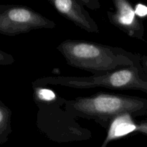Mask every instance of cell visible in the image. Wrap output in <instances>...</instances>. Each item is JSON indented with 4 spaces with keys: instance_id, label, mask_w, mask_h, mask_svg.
Segmentation results:
<instances>
[{
    "instance_id": "6da1fadb",
    "label": "cell",
    "mask_w": 147,
    "mask_h": 147,
    "mask_svg": "<svg viewBox=\"0 0 147 147\" xmlns=\"http://www.w3.org/2000/svg\"><path fill=\"white\" fill-rule=\"evenodd\" d=\"M57 49L69 65L93 75L105 74L133 66L143 70L141 64L142 56L121 47L67 40L60 43Z\"/></svg>"
},
{
    "instance_id": "7a4b0ae2",
    "label": "cell",
    "mask_w": 147,
    "mask_h": 147,
    "mask_svg": "<svg viewBox=\"0 0 147 147\" xmlns=\"http://www.w3.org/2000/svg\"><path fill=\"white\" fill-rule=\"evenodd\" d=\"M144 73L145 74L143 70L133 66L89 77H45L36 80L32 85L33 87L58 85L78 89L105 88L113 90H142L147 93V80L142 78Z\"/></svg>"
},
{
    "instance_id": "3957f363",
    "label": "cell",
    "mask_w": 147,
    "mask_h": 147,
    "mask_svg": "<svg viewBox=\"0 0 147 147\" xmlns=\"http://www.w3.org/2000/svg\"><path fill=\"white\" fill-rule=\"evenodd\" d=\"M70 109L97 121H111L123 113L147 114V99L120 94L99 93L91 96L78 97L67 103Z\"/></svg>"
},
{
    "instance_id": "277c9868",
    "label": "cell",
    "mask_w": 147,
    "mask_h": 147,
    "mask_svg": "<svg viewBox=\"0 0 147 147\" xmlns=\"http://www.w3.org/2000/svg\"><path fill=\"white\" fill-rule=\"evenodd\" d=\"M56 24L40 13L24 6L1 7L0 33L15 36L39 29H53Z\"/></svg>"
},
{
    "instance_id": "5b68a950",
    "label": "cell",
    "mask_w": 147,
    "mask_h": 147,
    "mask_svg": "<svg viewBox=\"0 0 147 147\" xmlns=\"http://www.w3.org/2000/svg\"><path fill=\"white\" fill-rule=\"evenodd\" d=\"M114 11H108L111 23L131 37L144 40V27L134 9L126 0H113Z\"/></svg>"
},
{
    "instance_id": "8992f818",
    "label": "cell",
    "mask_w": 147,
    "mask_h": 147,
    "mask_svg": "<svg viewBox=\"0 0 147 147\" xmlns=\"http://www.w3.org/2000/svg\"><path fill=\"white\" fill-rule=\"evenodd\" d=\"M49 1L61 15L73 22L76 25L88 32H99L98 24L79 0H50Z\"/></svg>"
},
{
    "instance_id": "52a82bcc",
    "label": "cell",
    "mask_w": 147,
    "mask_h": 147,
    "mask_svg": "<svg viewBox=\"0 0 147 147\" xmlns=\"http://www.w3.org/2000/svg\"><path fill=\"white\" fill-rule=\"evenodd\" d=\"M132 116L131 113H123L112 119L109 122L107 136L100 147H106L111 141L121 139L133 132L147 135V120L136 123Z\"/></svg>"
},
{
    "instance_id": "ba28073f",
    "label": "cell",
    "mask_w": 147,
    "mask_h": 147,
    "mask_svg": "<svg viewBox=\"0 0 147 147\" xmlns=\"http://www.w3.org/2000/svg\"><path fill=\"white\" fill-rule=\"evenodd\" d=\"M11 111L6 105L0 101V144H3L12 132L11 130Z\"/></svg>"
},
{
    "instance_id": "9c48e42d",
    "label": "cell",
    "mask_w": 147,
    "mask_h": 147,
    "mask_svg": "<svg viewBox=\"0 0 147 147\" xmlns=\"http://www.w3.org/2000/svg\"><path fill=\"white\" fill-rule=\"evenodd\" d=\"M34 88V97L40 101L50 102L56 99V95L52 90L42 87Z\"/></svg>"
},
{
    "instance_id": "30bf717a",
    "label": "cell",
    "mask_w": 147,
    "mask_h": 147,
    "mask_svg": "<svg viewBox=\"0 0 147 147\" xmlns=\"http://www.w3.org/2000/svg\"><path fill=\"white\" fill-rule=\"evenodd\" d=\"M14 62V57L9 55L8 53H4V51H0V65H7L13 64Z\"/></svg>"
},
{
    "instance_id": "8fae6325",
    "label": "cell",
    "mask_w": 147,
    "mask_h": 147,
    "mask_svg": "<svg viewBox=\"0 0 147 147\" xmlns=\"http://www.w3.org/2000/svg\"><path fill=\"white\" fill-rule=\"evenodd\" d=\"M134 11L138 17L144 18V17L147 16V7L146 5H144V4H136L134 8Z\"/></svg>"
},
{
    "instance_id": "7c38bea8",
    "label": "cell",
    "mask_w": 147,
    "mask_h": 147,
    "mask_svg": "<svg viewBox=\"0 0 147 147\" xmlns=\"http://www.w3.org/2000/svg\"><path fill=\"white\" fill-rule=\"evenodd\" d=\"M80 2L83 6H87L90 9H96L98 8H100V4L98 1L93 0V1H86V0H79Z\"/></svg>"
},
{
    "instance_id": "4fadbf2b",
    "label": "cell",
    "mask_w": 147,
    "mask_h": 147,
    "mask_svg": "<svg viewBox=\"0 0 147 147\" xmlns=\"http://www.w3.org/2000/svg\"><path fill=\"white\" fill-rule=\"evenodd\" d=\"M141 64H142L144 72L145 73V74L147 75V56L146 55L142 56V59H141Z\"/></svg>"
}]
</instances>
